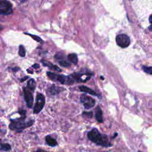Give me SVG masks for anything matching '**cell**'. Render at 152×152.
<instances>
[{"mask_svg": "<svg viewBox=\"0 0 152 152\" xmlns=\"http://www.w3.org/2000/svg\"><path fill=\"white\" fill-rule=\"evenodd\" d=\"M26 110H21L20 113L21 117L17 119H12L9 125V128L10 129L15 131L17 132H21L24 129L31 126L33 123L34 121H26Z\"/></svg>", "mask_w": 152, "mask_h": 152, "instance_id": "cell-1", "label": "cell"}, {"mask_svg": "<svg viewBox=\"0 0 152 152\" xmlns=\"http://www.w3.org/2000/svg\"><path fill=\"white\" fill-rule=\"evenodd\" d=\"M87 137L91 141L97 145L103 147H109L112 145L107 137L104 134H101L96 128H93L89 131L87 134Z\"/></svg>", "mask_w": 152, "mask_h": 152, "instance_id": "cell-2", "label": "cell"}, {"mask_svg": "<svg viewBox=\"0 0 152 152\" xmlns=\"http://www.w3.org/2000/svg\"><path fill=\"white\" fill-rule=\"evenodd\" d=\"M47 75L50 80L55 81H58L62 84L71 85L75 83V81L71 75H58L49 71L47 72Z\"/></svg>", "mask_w": 152, "mask_h": 152, "instance_id": "cell-3", "label": "cell"}, {"mask_svg": "<svg viewBox=\"0 0 152 152\" xmlns=\"http://www.w3.org/2000/svg\"><path fill=\"white\" fill-rule=\"evenodd\" d=\"M93 75V74L90 71H87L84 72H80L74 73L71 74L75 82H79V83L86 82L87 81L89 80L91 78Z\"/></svg>", "mask_w": 152, "mask_h": 152, "instance_id": "cell-4", "label": "cell"}, {"mask_svg": "<svg viewBox=\"0 0 152 152\" xmlns=\"http://www.w3.org/2000/svg\"><path fill=\"white\" fill-rule=\"evenodd\" d=\"M12 13V4L10 1L5 0H0V14L10 15Z\"/></svg>", "mask_w": 152, "mask_h": 152, "instance_id": "cell-5", "label": "cell"}, {"mask_svg": "<svg viewBox=\"0 0 152 152\" xmlns=\"http://www.w3.org/2000/svg\"><path fill=\"white\" fill-rule=\"evenodd\" d=\"M45 104V97L40 93H38L36 96V103L33 108V113L35 114L39 113L43 108Z\"/></svg>", "mask_w": 152, "mask_h": 152, "instance_id": "cell-6", "label": "cell"}, {"mask_svg": "<svg viewBox=\"0 0 152 152\" xmlns=\"http://www.w3.org/2000/svg\"><path fill=\"white\" fill-rule=\"evenodd\" d=\"M116 42L119 46L122 48H126L130 44V39L125 34H119L116 37Z\"/></svg>", "mask_w": 152, "mask_h": 152, "instance_id": "cell-7", "label": "cell"}, {"mask_svg": "<svg viewBox=\"0 0 152 152\" xmlns=\"http://www.w3.org/2000/svg\"><path fill=\"white\" fill-rule=\"evenodd\" d=\"M81 102L83 104L84 107L87 109L93 107L95 104V100L94 99L90 96L86 95V94H83L80 96Z\"/></svg>", "mask_w": 152, "mask_h": 152, "instance_id": "cell-8", "label": "cell"}, {"mask_svg": "<svg viewBox=\"0 0 152 152\" xmlns=\"http://www.w3.org/2000/svg\"><path fill=\"white\" fill-rule=\"evenodd\" d=\"M23 92H24V99L25 101L27 103V106L28 107L31 108L33 106V96L31 91L26 88H23Z\"/></svg>", "mask_w": 152, "mask_h": 152, "instance_id": "cell-9", "label": "cell"}, {"mask_svg": "<svg viewBox=\"0 0 152 152\" xmlns=\"http://www.w3.org/2000/svg\"><path fill=\"white\" fill-rule=\"evenodd\" d=\"M64 55L61 52L57 53L55 55V58L58 61L59 64L64 67H68L71 65V64L67 62L65 59H64Z\"/></svg>", "mask_w": 152, "mask_h": 152, "instance_id": "cell-10", "label": "cell"}, {"mask_svg": "<svg viewBox=\"0 0 152 152\" xmlns=\"http://www.w3.org/2000/svg\"><path fill=\"white\" fill-rule=\"evenodd\" d=\"M41 62L42 63V64H43L44 66L48 67L49 68H50V69H52V70L57 71H59V72H61V71H62L58 66H57L55 65L52 64L51 62H49V61H46V60L42 59V60H41Z\"/></svg>", "mask_w": 152, "mask_h": 152, "instance_id": "cell-11", "label": "cell"}, {"mask_svg": "<svg viewBox=\"0 0 152 152\" xmlns=\"http://www.w3.org/2000/svg\"><path fill=\"white\" fill-rule=\"evenodd\" d=\"M45 141L46 144L50 147H55L58 145L56 140L54 138L52 137L50 135H46L45 137Z\"/></svg>", "mask_w": 152, "mask_h": 152, "instance_id": "cell-12", "label": "cell"}, {"mask_svg": "<svg viewBox=\"0 0 152 152\" xmlns=\"http://www.w3.org/2000/svg\"><path fill=\"white\" fill-rule=\"evenodd\" d=\"M79 88L80 90L81 91H83L85 93H87L88 94L95 96H99V94H97L96 92H95L94 90H93L92 89H91L89 87H87L86 86H81L79 87Z\"/></svg>", "mask_w": 152, "mask_h": 152, "instance_id": "cell-13", "label": "cell"}, {"mask_svg": "<svg viewBox=\"0 0 152 152\" xmlns=\"http://www.w3.org/2000/svg\"><path fill=\"white\" fill-rule=\"evenodd\" d=\"M95 117L96 120L102 123L103 122V116H102V111L99 106H97L96 109L95 111Z\"/></svg>", "mask_w": 152, "mask_h": 152, "instance_id": "cell-14", "label": "cell"}, {"mask_svg": "<svg viewBox=\"0 0 152 152\" xmlns=\"http://www.w3.org/2000/svg\"><path fill=\"white\" fill-rule=\"evenodd\" d=\"M61 87H58L56 86V85L53 84L48 90V91L51 95H55L58 94L61 91ZM62 89V88H61Z\"/></svg>", "mask_w": 152, "mask_h": 152, "instance_id": "cell-15", "label": "cell"}, {"mask_svg": "<svg viewBox=\"0 0 152 152\" xmlns=\"http://www.w3.org/2000/svg\"><path fill=\"white\" fill-rule=\"evenodd\" d=\"M68 59L75 65L78 64V58L75 53H70L68 55Z\"/></svg>", "mask_w": 152, "mask_h": 152, "instance_id": "cell-16", "label": "cell"}, {"mask_svg": "<svg viewBox=\"0 0 152 152\" xmlns=\"http://www.w3.org/2000/svg\"><path fill=\"white\" fill-rule=\"evenodd\" d=\"M11 150V146L8 143H1L0 142V151H10Z\"/></svg>", "mask_w": 152, "mask_h": 152, "instance_id": "cell-17", "label": "cell"}, {"mask_svg": "<svg viewBox=\"0 0 152 152\" xmlns=\"http://www.w3.org/2000/svg\"><path fill=\"white\" fill-rule=\"evenodd\" d=\"M36 82L34 81V79L31 78L30 80H29L28 81H27V87L28 89L31 90V91H34L35 88H36Z\"/></svg>", "mask_w": 152, "mask_h": 152, "instance_id": "cell-18", "label": "cell"}, {"mask_svg": "<svg viewBox=\"0 0 152 152\" xmlns=\"http://www.w3.org/2000/svg\"><path fill=\"white\" fill-rule=\"evenodd\" d=\"M24 34H27L29 36L31 37L34 40H36V42H38L39 43H42L43 42V40L39 36H36V35H34V34H29V33H24Z\"/></svg>", "mask_w": 152, "mask_h": 152, "instance_id": "cell-19", "label": "cell"}, {"mask_svg": "<svg viewBox=\"0 0 152 152\" xmlns=\"http://www.w3.org/2000/svg\"><path fill=\"white\" fill-rule=\"evenodd\" d=\"M18 54L21 57H24L26 55V50L23 45H20L19 46Z\"/></svg>", "mask_w": 152, "mask_h": 152, "instance_id": "cell-20", "label": "cell"}, {"mask_svg": "<svg viewBox=\"0 0 152 152\" xmlns=\"http://www.w3.org/2000/svg\"><path fill=\"white\" fill-rule=\"evenodd\" d=\"M142 69L143 71L148 74H152V66H147L145 65L142 66Z\"/></svg>", "mask_w": 152, "mask_h": 152, "instance_id": "cell-21", "label": "cell"}, {"mask_svg": "<svg viewBox=\"0 0 152 152\" xmlns=\"http://www.w3.org/2000/svg\"><path fill=\"white\" fill-rule=\"evenodd\" d=\"M83 115L84 116H86V117H88L89 118H91L93 116V113L91 112H84L83 113Z\"/></svg>", "mask_w": 152, "mask_h": 152, "instance_id": "cell-22", "label": "cell"}, {"mask_svg": "<svg viewBox=\"0 0 152 152\" xmlns=\"http://www.w3.org/2000/svg\"><path fill=\"white\" fill-rule=\"evenodd\" d=\"M149 22L150 23V26L148 27V30L150 31H152V14L149 17Z\"/></svg>", "mask_w": 152, "mask_h": 152, "instance_id": "cell-23", "label": "cell"}, {"mask_svg": "<svg viewBox=\"0 0 152 152\" xmlns=\"http://www.w3.org/2000/svg\"><path fill=\"white\" fill-rule=\"evenodd\" d=\"M32 67L33 68H39V64H34L33 66H32Z\"/></svg>", "mask_w": 152, "mask_h": 152, "instance_id": "cell-24", "label": "cell"}, {"mask_svg": "<svg viewBox=\"0 0 152 152\" xmlns=\"http://www.w3.org/2000/svg\"><path fill=\"white\" fill-rule=\"evenodd\" d=\"M34 152H47V151H46L42 149H38L37 151H35Z\"/></svg>", "mask_w": 152, "mask_h": 152, "instance_id": "cell-25", "label": "cell"}, {"mask_svg": "<svg viewBox=\"0 0 152 152\" xmlns=\"http://www.w3.org/2000/svg\"><path fill=\"white\" fill-rule=\"evenodd\" d=\"M28 78V77H25L23 79H21V82H23V81H24L26 79H27Z\"/></svg>", "mask_w": 152, "mask_h": 152, "instance_id": "cell-26", "label": "cell"}, {"mask_svg": "<svg viewBox=\"0 0 152 152\" xmlns=\"http://www.w3.org/2000/svg\"><path fill=\"white\" fill-rule=\"evenodd\" d=\"M138 152H141V151H138Z\"/></svg>", "mask_w": 152, "mask_h": 152, "instance_id": "cell-27", "label": "cell"}]
</instances>
